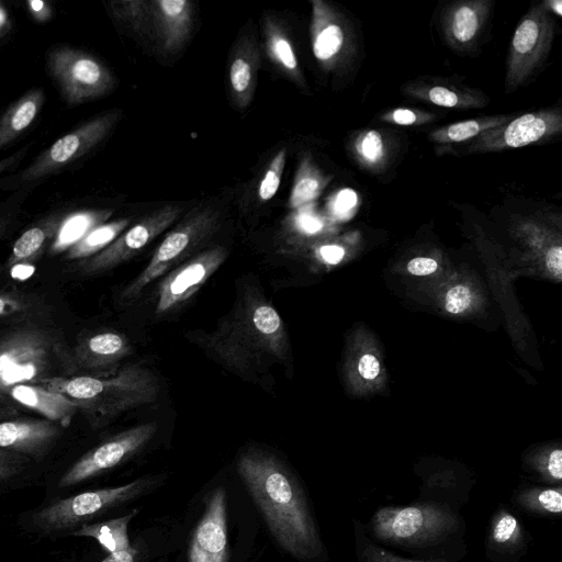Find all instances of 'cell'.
Wrapping results in <instances>:
<instances>
[{"instance_id": "cell-1", "label": "cell", "mask_w": 562, "mask_h": 562, "mask_svg": "<svg viewBox=\"0 0 562 562\" xmlns=\"http://www.w3.org/2000/svg\"><path fill=\"white\" fill-rule=\"evenodd\" d=\"M237 470L278 543L302 561L324 554L303 491L288 468L271 453L249 449Z\"/></svg>"}, {"instance_id": "cell-2", "label": "cell", "mask_w": 562, "mask_h": 562, "mask_svg": "<svg viewBox=\"0 0 562 562\" xmlns=\"http://www.w3.org/2000/svg\"><path fill=\"white\" fill-rule=\"evenodd\" d=\"M201 345L228 368L249 372L270 361H283L289 352L285 325L258 286L244 285L232 312Z\"/></svg>"}, {"instance_id": "cell-3", "label": "cell", "mask_w": 562, "mask_h": 562, "mask_svg": "<svg viewBox=\"0 0 562 562\" xmlns=\"http://www.w3.org/2000/svg\"><path fill=\"white\" fill-rule=\"evenodd\" d=\"M41 386L70 398L94 428L156 401L159 383L147 368L127 364L105 374H76L43 381Z\"/></svg>"}, {"instance_id": "cell-4", "label": "cell", "mask_w": 562, "mask_h": 562, "mask_svg": "<svg viewBox=\"0 0 562 562\" xmlns=\"http://www.w3.org/2000/svg\"><path fill=\"white\" fill-rule=\"evenodd\" d=\"M79 373L74 351L50 328L26 325L0 335V390L18 384L40 385L53 378Z\"/></svg>"}, {"instance_id": "cell-5", "label": "cell", "mask_w": 562, "mask_h": 562, "mask_svg": "<svg viewBox=\"0 0 562 562\" xmlns=\"http://www.w3.org/2000/svg\"><path fill=\"white\" fill-rule=\"evenodd\" d=\"M372 533L380 540L403 547H424L446 539L459 528V519L437 504H416L406 507H383L370 522Z\"/></svg>"}, {"instance_id": "cell-6", "label": "cell", "mask_w": 562, "mask_h": 562, "mask_svg": "<svg viewBox=\"0 0 562 562\" xmlns=\"http://www.w3.org/2000/svg\"><path fill=\"white\" fill-rule=\"evenodd\" d=\"M218 213L205 207L192 212L173 227L154 251L147 266L120 293V302L136 301L145 288L206 241L218 227Z\"/></svg>"}, {"instance_id": "cell-7", "label": "cell", "mask_w": 562, "mask_h": 562, "mask_svg": "<svg viewBox=\"0 0 562 562\" xmlns=\"http://www.w3.org/2000/svg\"><path fill=\"white\" fill-rule=\"evenodd\" d=\"M48 71L63 99L78 105L108 94L115 85L110 69L90 53L58 46L47 54Z\"/></svg>"}, {"instance_id": "cell-8", "label": "cell", "mask_w": 562, "mask_h": 562, "mask_svg": "<svg viewBox=\"0 0 562 562\" xmlns=\"http://www.w3.org/2000/svg\"><path fill=\"white\" fill-rule=\"evenodd\" d=\"M157 483L156 477H140L121 486L87 491L52 503L33 520L45 530L67 529L144 495Z\"/></svg>"}, {"instance_id": "cell-9", "label": "cell", "mask_w": 562, "mask_h": 562, "mask_svg": "<svg viewBox=\"0 0 562 562\" xmlns=\"http://www.w3.org/2000/svg\"><path fill=\"white\" fill-rule=\"evenodd\" d=\"M120 117V110H110L59 137L19 175V182L45 178L81 158L109 135Z\"/></svg>"}, {"instance_id": "cell-10", "label": "cell", "mask_w": 562, "mask_h": 562, "mask_svg": "<svg viewBox=\"0 0 562 562\" xmlns=\"http://www.w3.org/2000/svg\"><path fill=\"white\" fill-rule=\"evenodd\" d=\"M554 34V20L542 2L528 11L514 32L505 80L506 92L518 88L547 56Z\"/></svg>"}, {"instance_id": "cell-11", "label": "cell", "mask_w": 562, "mask_h": 562, "mask_svg": "<svg viewBox=\"0 0 562 562\" xmlns=\"http://www.w3.org/2000/svg\"><path fill=\"white\" fill-rule=\"evenodd\" d=\"M181 213L182 207L177 204H167L148 213L99 254L79 261L77 271L83 276H94L123 263L165 232Z\"/></svg>"}, {"instance_id": "cell-12", "label": "cell", "mask_w": 562, "mask_h": 562, "mask_svg": "<svg viewBox=\"0 0 562 562\" xmlns=\"http://www.w3.org/2000/svg\"><path fill=\"white\" fill-rule=\"evenodd\" d=\"M156 423L135 425L82 454L60 477L67 487L97 476L139 452L157 432Z\"/></svg>"}, {"instance_id": "cell-13", "label": "cell", "mask_w": 562, "mask_h": 562, "mask_svg": "<svg viewBox=\"0 0 562 562\" xmlns=\"http://www.w3.org/2000/svg\"><path fill=\"white\" fill-rule=\"evenodd\" d=\"M562 130L560 109H543L513 117L472 139L469 153L501 151L519 148L558 135Z\"/></svg>"}, {"instance_id": "cell-14", "label": "cell", "mask_w": 562, "mask_h": 562, "mask_svg": "<svg viewBox=\"0 0 562 562\" xmlns=\"http://www.w3.org/2000/svg\"><path fill=\"white\" fill-rule=\"evenodd\" d=\"M226 257V248L214 246L170 271L157 290L156 315L170 313L189 300L220 268Z\"/></svg>"}, {"instance_id": "cell-15", "label": "cell", "mask_w": 562, "mask_h": 562, "mask_svg": "<svg viewBox=\"0 0 562 562\" xmlns=\"http://www.w3.org/2000/svg\"><path fill=\"white\" fill-rule=\"evenodd\" d=\"M311 44L315 59L327 71L336 70L351 52V34L344 16L328 2L312 0Z\"/></svg>"}, {"instance_id": "cell-16", "label": "cell", "mask_w": 562, "mask_h": 562, "mask_svg": "<svg viewBox=\"0 0 562 562\" xmlns=\"http://www.w3.org/2000/svg\"><path fill=\"white\" fill-rule=\"evenodd\" d=\"M226 492L217 487L210 495L204 513L192 535L189 562H226Z\"/></svg>"}, {"instance_id": "cell-17", "label": "cell", "mask_w": 562, "mask_h": 562, "mask_svg": "<svg viewBox=\"0 0 562 562\" xmlns=\"http://www.w3.org/2000/svg\"><path fill=\"white\" fill-rule=\"evenodd\" d=\"M132 350L126 336L113 330L90 334L81 338L72 349L79 370L94 374L116 371L117 366Z\"/></svg>"}, {"instance_id": "cell-18", "label": "cell", "mask_w": 562, "mask_h": 562, "mask_svg": "<svg viewBox=\"0 0 562 562\" xmlns=\"http://www.w3.org/2000/svg\"><path fill=\"white\" fill-rule=\"evenodd\" d=\"M60 435L61 425L48 419H5L0 422V449L38 457L44 454Z\"/></svg>"}, {"instance_id": "cell-19", "label": "cell", "mask_w": 562, "mask_h": 562, "mask_svg": "<svg viewBox=\"0 0 562 562\" xmlns=\"http://www.w3.org/2000/svg\"><path fill=\"white\" fill-rule=\"evenodd\" d=\"M259 67L257 42L252 33L244 34L231 54L228 66L231 98L238 110H245L252 101Z\"/></svg>"}, {"instance_id": "cell-20", "label": "cell", "mask_w": 562, "mask_h": 562, "mask_svg": "<svg viewBox=\"0 0 562 562\" xmlns=\"http://www.w3.org/2000/svg\"><path fill=\"white\" fill-rule=\"evenodd\" d=\"M490 0H465L449 5L442 16V30L447 42L457 49L475 44L487 20Z\"/></svg>"}, {"instance_id": "cell-21", "label": "cell", "mask_w": 562, "mask_h": 562, "mask_svg": "<svg viewBox=\"0 0 562 562\" xmlns=\"http://www.w3.org/2000/svg\"><path fill=\"white\" fill-rule=\"evenodd\" d=\"M150 13L162 50L175 53L180 49L192 27V3L188 0L150 1Z\"/></svg>"}, {"instance_id": "cell-22", "label": "cell", "mask_w": 562, "mask_h": 562, "mask_svg": "<svg viewBox=\"0 0 562 562\" xmlns=\"http://www.w3.org/2000/svg\"><path fill=\"white\" fill-rule=\"evenodd\" d=\"M4 395L63 427H67L78 412L70 398L41 385L18 384L7 390Z\"/></svg>"}, {"instance_id": "cell-23", "label": "cell", "mask_w": 562, "mask_h": 562, "mask_svg": "<svg viewBox=\"0 0 562 562\" xmlns=\"http://www.w3.org/2000/svg\"><path fill=\"white\" fill-rule=\"evenodd\" d=\"M263 34L265 47L270 60L299 88L305 89L306 82L295 49L281 23L273 16H266Z\"/></svg>"}, {"instance_id": "cell-24", "label": "cell", "mask_w": 562, "mask_h": 562, "mask_svg": "<svg viewBox=\"0 0 562 562\" xmlns=\"http://www.w3.org/2000/svg\"><path fill=\"white\" fill-rule=\"evenodd\" d=\"M405 92L412 98L449 109L483 108L487 103L483 93L448 83H413L405 87Z\"/></svg>"}, {"instance_id": "cell-25", "label": "cell", "mask_w": 562, "mask_h": 562, "mask_svg": "<svg viewBox=\"0 0 562 562\" xmlns=\"http://www.w3.org/2000/svg\"><path fill=\"white\" fill-rule=\"evenodd\" d=\"M45 101L42 89H32L11 104L0 119V150L35 121Z\"/></svg>"}, {"instance_id": "cell-26", "label": "cell", "mask_w": 562, "mask_h": 562, "mask_svg": "<svg viewBox=\"0 0 562 562\" xmlns=\"http://www.w3.org/2000/svg\"><path fill=\"white\" fill-rule=\"evenodd\" d=\"M63 217L53 215L27 228L14 241L11 254L7 260V267L13 268L20 265L34 262L50 245Z\"/></svg>"}, {"instance_id": "cell-27", "label": "cell", "mask_w": 562, "mask_h": 562, "mask_svg": "<svg viewBox=\"0 0 562 562\" xmlns=\"http://www.w3.org/2000/svg\"><path fill=\"white\" fill-rule=\"evenodd\" d=\"M329 178L322 172L310 154L299 161L289 196V207L299 210L311 205L323 192Z\"/></svg>"}, {"instance_id": "cell-28", "label": "cell", "mask_w": 562, "mask_h": 562, "mask_svg": "<svg viewBox=\"0 0 562 562\" xmlns=\"http://www.w3.org/2000/svg\"><path fill=\"white\" fill-rule=\"evenodd\" d=\"M111 215V210H98L79 212L68 217H63L57 233L48 247L49 255L66 252L91 229L105 223Z\"/></svg>"}, {"instance_id": "cell-29", "label": "cell", "mask_w": 562, "mask_h": 562, "mask_svg": "<svg viewBox=\"0 0 562 562\" xmlns=\"http://www.w3.org/2000/svg\"><path fill=\"white\" fill-rule=\"evenodd\" d=\"M513 115H487L456 122L432 131L429 138L438 144H456L472 140L484 132L510 121Z\"/></svg>"}, {"instance_id": "cell-30", "label": "cell", "mask_w": 562, "mask_h": 562, "mask_svg": "<svg viewBox=\"0 0 562 562\" xmlns=\"http://www.w3.org/2000/svg\"><path fill=\"white\" fill-rule=\"evenodd\" d=\"M135 515L136 512H132L119 518L82 525L71 535L93 538L110 553L123 551L131 548L127 528Z\"/></svg>"}, {"instance_id": "cell-31", "label": "cell", "mask_w": 562, "mask_h": 562, "mask_svg": "<svg viewBox=\"0 0 562 562\" xmlns=\"http://www.w3.org/2000/svg\"><path fill=\"white\" fill-rule=\"evenodd\" d=\"M130 223L131 218L125 217L95 226L65 252V259L81 261L99 254L121 235Z\"/></svg>"}, {"instance_id": "cell-32", "label": "cell", "mask_w": 562, "mask_h": 562, "mask_svg": "<svg viewBox=\"0 0 562 562\" xmlns=\"http://www.w3.org/2000/svg\"><path fill=\"white\" fill-rule=\"evenodd\" d=\"M524 531L514 515L507 510H498L492 520L488 535V552L497 554H514L524 544Z\"/></svg>"}, {"instance_id": "cell-33", "label": "cell", "mask_w": 562, "mask_h": 562, "mask_svg": "<svg viewBox=\"0 0 562 562\" xmlns=\"http://www.w3.org/2000/svg\"><path fill=\"white\" fill-rule=\"evenodd\" d=\"M515 502L528 512L560 516L562 510L561 486L527 488L517 493Z\"/></svg>"}, {"instance_id": "cell-34", "label": "cell", "mask_w": 562, "mask_h": 562, "mask_svg": "<svg viewBox=\"0 0 562 562\" xmlns=\"http://www.w3.org/2000/svg\"><path fill=\"white\" fill-rule=\"evenodd\" d=\"M352 150L361 165L378 170L386 160L387 143L379 131L368 130L357 135Z\"/></svg>"}, {"instance_id": "cell-35", "label": "cell", "mask_w": 562, "mask_h": 562, "mask_svg": "<svg viewBox=\"0 0 562 562\" xmlns=\"http://www.w3.org/2000/svg\"><path fill=\"white\" fill-rule=\"evenodd\" d=\"M113 18L134 32L146 31L151 22L150 1L124 0L110 2Z\"/></svg>"}, {"instance_id": "cell-36", "label": "cell", "mask_w": 562, "mask_h": 562, "mask_svg": "<svg viewBox=\"0 0 562 562\" xmlns=\"http://www.w3.org/2000/svg\"><path fill=\"white\" fill-rule=\"evenodd\" d=\"M356 549L358 562H448L445 559L411 560L395 555L369 539L358 524H356Z\"/></svg>"}, {"instance_id": "cell-37", "label": "cell", "mask_w": 562, "mask_h": 562, "mask_svg": "<svg viewBox=\"0 0 562 562\" xmlns=\"http://www.w3.org/2000/svg\"><path fill=\"white\" fill-rule=\"evenodd\" d=\"M286 161V149L281 148L270 161L258 188V196L262 202L271 200L279 187L282 179Z\"/></svg>"}, {"instance_id": "cell-38", "label": "cell", "mask_w": 562, "mask_h": 562, "mask_svg": "<svg viewBox=\"0 0 562 562\" xmlns=\"http://www.w3.org/2000/svg\"><path fill=\"white\" fill-rule=\"evenodd\" d=\"M36 307L35 300L23 292L0 290V318L27 315Z\"/></svg>"}, {"instance_id": "cell-39", "label": "cell", "mask_w": 562, "mask_h": 562, "mask_svg": "<svg viewBox=\"0 0 562 562\" xmlns=\"http://www.w3.org/2000/svg\"><path fill=\"white\" fill-rule=\"evenodd\" d=\"M381 119L392 124L409 126L426 124L434 119V115L419 110L397 108L384 113Z\"/></svg>"}, {"instance_id": "cell-40", "label": "cell", "mask_w": 562, "mask_h": 562, "mask_svg": "<svg viewBox=\"0 0 562 562\" xmlns=\"http://www.w3.org/2000/svg\"><path fill=\"white\" fill-rule=\"evenodd\" d=\"M358 205L359 198L357 192L352 189L340 190L329 202L330 212L339 220L349 218Z\"/></svg>"}, {"instance_id": "cell-41", "label": "cell", "mask_w": 562, "mask_h": 562, "mask_svg": "<svg viewBox=\"0 0 562 562\" xmlns=\"http://www.w3.org/2000/svg\"><path fill=\"white\" fill-rule=\"evenodd\" d=\"M29 457L15 451L0 449V483L18 475L26 465Z\"/></svg>"}, {"instance_id": "cell-42", "label": "cell", "mask_w": 562, "mask_h": 562, "mask_svg": "<svg viewBox=\"0 0 562 562\" xmlns=\"http://www.w3.org/2000/svg\"><path fill=\"white\" fill-rule=\"evenodd\" d=\"M296 211L297 213L293 218V226L299 233L314 235L323 229V220L314 211L308 210V205Z\"/></svg>"}, {"instance_id": "cell-43", "label": "cell", "mask_w": 562, "mask_h": 562, "mask_svg": "<svg viewBox=\"0 0 562 562\" xmlns=\"http://www.w3.org/2000/svg\"><path fill=\"white\" fill-rule=\"evenodd\" d=\"M471 301V293L464 285L451 288L446 295V310L451 314L465 311Z\"/></svg>"}, {"instance_id": "cell-44", "label": "cell", "mask_w": 562, "mask_h": 562, "mask_svg": "<svg viewBox=\"0 0 562 562\" xmlns=\"http://www.w3.org/2000/svg\"><path fill=\"white\" fill-rule=\"evenodd\" d=\"M544 479L551 484H560L562 479V450H552L541 469Z\"/></svg>"}, {"instance_id": "cell-45", "label": "cell", "mask_w": 562, "mask_h": 562, "mask_svg": "<svg viewBox=\"0 0 562 562\" xmlns=\"http://www.w3.org/2000/svg\"><path fill=\"white\" fill-rule=\"evenodd\" d=\"M437 262L427 257H417L407 263V270L414 276H427L436 271Z\"/></svg>"}, {"instance_id": "cell-46", "label": "cell", "mask_w": 562, "mask_h": 562, "mask_svg": "<svg viewBox=\"0 0 562 562\" xmlns=\"http://www.w3.org/2000/svg\"><path fill=\"white\" fill-rule=\"evenodd\" d=\"M358 370L364 379L373 380L380 372V363L374 356L367 353L360 358Z\"/></svg>"}, {"instance_id": "cell-47", "label": "cell", "mask_w": 562, "mask_h": 562, "mask_svg": "<svg viewBox=\"0 0 562 562\" xmlns=\"http://www.w3.org/2000/svg\"><path fill=\"white\" fill-rule=\"evenodd\" d=\"M317 254L325 262L336 265L344 258L345 249L337 244H325L317 248Z\"/></svg>"}, {"instance_id": "cell-48", "label": "cell", "mask_w": 562, "mask_h": 562, "mask_svg": "<svg viewBox=\"0 0 562 562\" xmlns=\"http://www.w3.org/2000/svg\"><path fill=\"white\" fill-rule=\"evenodd\" d=\"M546 265L557 278L562 276V248L560 245L549 248L546 255Z\"/></svg>"}, {"instance_id": "cell-49", "label": "cell", "mask_w": 562, "mask_h": 562, "mask_svg": "<svg viewBox=\"0 0 562 562\" xmlns=\"http://www.w3.org/2000/svg\"><path fill=\"white\" fill-rule=\"evenodd\" d=\"M137 550L130 548L123 551L110 553L101 562H137Z\"/></svg>"}, {"instance_id": "cell-50", "label": "cell", "mask_w": 562, "mask_h": 562, "mask_svg": "<svg viewBox=\"0 0 562 562\" xmlns=\"http://www.w3.org/2000/svg\"><path fill=\"white\" fill-rule=\"evenodd\" d=\"M27 151V146L23 147L21 150L14 153L13 155L5 157L0 160V176L9 170L11 167L16 165L25 155Z\"/></svg>"}, {"instance_id": "cell-51", "label": "cell", "mask_w": 562, "mask_h": 562, "mask_svg": "<svg viewBox=\"0 0 562 562\" xmlns=\"http://www.w3.org/2000/svg\"><path fill=\"white\" fill-rule=\"evenodd\" d=\"M16 414L18 412L14 408L0 406V420L10 419Z\"/></svg>"}, {"instance_id": "cell-52", "label": "cell", "mask_w": 562, "mask_h": 562, "mask_svg": "<svg viewBox=\"0 0 562 562\" xmlns=\"http://www.w3.org/2000/svg\"><path fill=\"white\" fill-rule=\"evenodd\" d=\"M31 11L37 15L38 12H42L43 18L45 14L43 13V8L45 9V3L38 0H33L29 2Z\"/></svg>"}, {"instance_id": "cell-53", "label": "cell", "mask_w": 562, "mask_h": 562, "mask_svg": "<svg viewBox=\"0 0 562 562\" xmlns=\"http://www.w3.org/2000/svg\"><path fill=\"white\" fill-rule=\"evenodd\" d=\"M11 216L10 215H1L0 216V238L5 234L7 229L9 228V225L11 224Z\"/></svg>"}, {"instance_id": "cell-54", "label": "cell", "mask_w": 562, "mask_h": 562, "mask_svg": "<svg viewBox=\"0 0 562 562\" xmlns=\"http://www.w3.org/2000/svg\"><path fill=\"white\" fill-rule=\"evenodd\" d=\"M546 7L549 9H551L552 11H554L559 16L562 15V2L560 0H553V1H549V2H546Z\"/></svg>"}, {"instance_id": "cell-55", "label": "cell", "mask_w": 562, "mask_h": 562, "mask_svg": "<svg viewBox=\"0 0 562 562\" xmlns=\"http://www.w3.org/2000/svg\"><path fill=\"white\" fill-rule=\"evenodd\" d=\"M5 21V14L2 9H0V27Z\"/></svg>"}, {"instance_id": "cell-56", "label": "cell", "mask_w": 562, "mask_h": 562, "mask_svg": "<svg viewBox=\"0 0 562 562\" xmlns=\"http://www.w3.org/2000/svg\"><path fill=\"white\" fill-rule=\"evenodd\" d=\"M2 396H3V395H2V392H1V390H0V397H2Z\"/></svg>"}]
</instances>
